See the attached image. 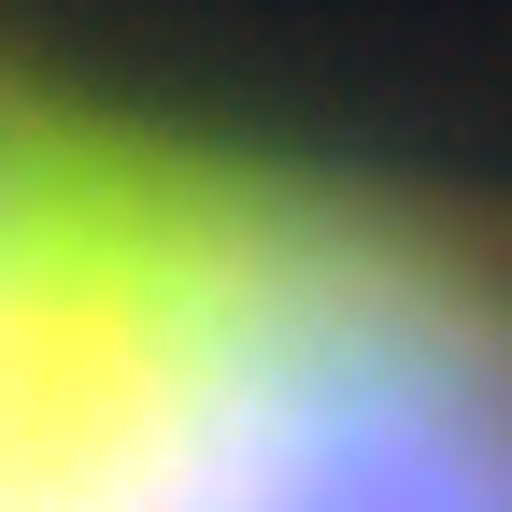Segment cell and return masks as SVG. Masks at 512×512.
I'll return each mask as SVG.
<instances>
[{
	"label": "cell",
	"instance_id": "1",
	"mask_svg": "<svg viewBox=\"0 0 512 512\" xmlns=\"http://www.w3.org/2000/svg\"><path fill=\"white\" fill-rule=\"evenodd\" d=\"M15 114H29V86H0V143H15Z\"/></svg>",
	"mask_w": 512,
	"mask_h": 512
}]
</instances>
